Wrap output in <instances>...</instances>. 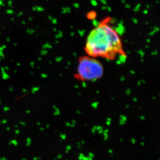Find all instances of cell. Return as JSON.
Instances as JSON below:
<instances>
[{"label":"cell","instance_id":"7a4b0ae2","mask_svg":"<svg viewBox=\"0 0 160 160\" xmlns=\"http://www.w3.org/2000/svg\"><path fill=\"white\" fill-rule=\"evenodd\" d=\"M104 73L101 63L96 58L84 56L79 59L76 77L82 81H93L99 79Z\"/></svg>","mask_w":160,"mask_h":160},{"label":"cell","instance_id":"6da1fadb","mask_svg":"<svg viewBox=\"0 0 160 160\" xmlns=\"http://www.w3.org/2000/svg\"><path fill=\"white\" fill-rule=\"evenodd\" d=\"M85 50L94 58L113 60L125 56L122 43L118 31L110 25L109 19L101 21L93 29L86 39Z\"/></svg>","mask_w":160,"mask_h":160}]
</instances>
